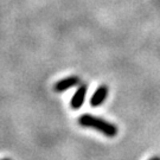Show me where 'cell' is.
I'll use <instances>...</instances> for the list:
<instances>
[{
	"instance_id": "obj_1",
	"label": "cell",
	"mask_w": 160,
	"mask_h": 160,
	"mask_svg": "<svg viewBox=\"0 0 160 160\" xmlns=\"http://www.w3.org/2000/svg\"><path fill=\"white\" fill-rule=\"evenodd\" d=\"M77 122L81 127L95 129V131L102 133L103 135L107 138H115L119 133V128L116 125L92 114L81 115Z\"/></svg>"
},
{
	"instance_id": "obj_2",
	"label": "cell",
	"mask_w": 160,
	"mask_h": 160,
	"mask_svg": "<svg viewBox=\"0 0 160 160\" xmlns=\"http://www.w3.org/2000/svg\"><path fill=\"white\" fill-rule=\"evenodd\" d=\"M81 83L82 82H81V78L78 76H68L63 80L57 81L53 86V90L56 92H63L75 86H80Z\"/></svg>"
},
{
	"instance_id": "obj_3",
	"label": "cell",
	"mask_w": 160,
	"mask_h": 160,
	"mask_svg": "<svg viewBox=\"0 0 160 160\" xmlns=\"http://www.w3.org/2000/svg\"><path fill=\"white\" fill-rule=\"evenodd\" d=\"M87 92H88V84L87 83H81L78 88H77V90L75 92L71 101H70V107L75 109V110L80 109L82 107V104L84 103Z\"/></svg>"
},
{
	"instance_id": "obj_4",
	"label": "cell",
	"mask_w": 160,
	"mask_h": 160,
	"mask_svg": "<svg viewBox=\"0 0 160 160\" xmlns=\"http://www.w3.org/2000/svg\"><path fill=\"white\" fill-rule=\"evenodd\" d=\"M108 94L109 87L107 84H101L92 94V98H90V106L92 107H100L106 101V98L108 97Z\"/></svg>"
},
{
	"instance_id": "obj_5",
	"label": "cell",
	"mask_w": 160,
	"mask_h": 160,
	"mask_svg": "<svg viewBox=\"0 0 160 160\" xmlns=\"http://www.w3.org/2000/svg\"><path fill=\"white\" fill-rule=\"evenodd\" d=\"M0 160H12V159H10V158H2V159H0Z\"/></svg>"
}]
</instances>
